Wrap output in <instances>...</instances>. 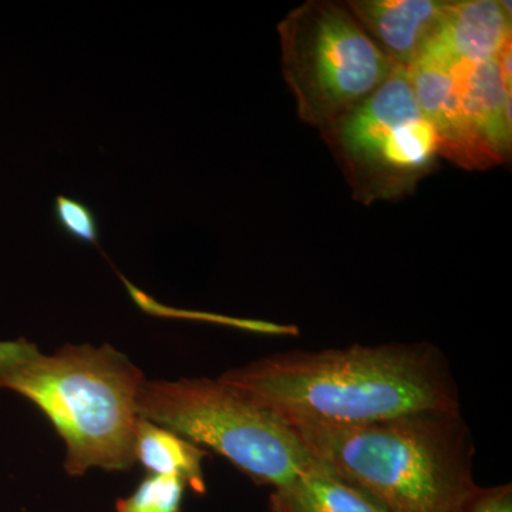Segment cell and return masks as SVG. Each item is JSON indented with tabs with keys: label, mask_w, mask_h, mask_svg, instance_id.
<instances>
[{
	"label": "cell",
	"mask_w": 512,
	"mask_h": 512,
	"mask_svg": "<svg viewBox=\"0 0 512 512\" xmlns=\"http://www.w3.org/2000/svg\"><path fill=\"white\" fill-rule=\"evenodd\" d=\"M55 214L64 232L89 245H99L96 217L83 202L73 198L57 197Z\"/></svg>",
	"instance_id": "obj_14"
},
{
	"label": "cell",
	"mask_w": 512,
	"mask_h": 512,
	"mask_svg": "<svg viewBox=\"0 0 512 512\" xmlns=\"http://www.w3.org/2000/svg\"><path fill=\"white\" fill-rule=\"evenodd\" d=\"M450 64L464 113L505 163L511 153L512 87L505 83L498 57Z\"/></svg>",
	"instance_id": "obj_10"
},
{
	"label": "cell",
	"mask_w": 512,
	"mask_h": 512,
	"mask_svg": "<svg viewBox=\"0 0 512 512\" xmlns=\"http://www.w3.org/2000/svg\"><path fill=\"white\" fill-rule=\"evenodd\" d=\"M461 512H463V511H461Z\"/></svg>",
	"instance_id": "obj_16"
},
{
	"label": "cell",
	"mask_w": 512,
	"mask_h": 512,
	"mask_svg": "<svg viewBox=\"0 0 512 512\" xmlns=\"http://www.w3.org/2000/svg\"><path fill=\"white\" fill-rule=\"evenodd\" d=\"M463 512H512L511 484L478 487Z\"/></svg>",
	"instance_id": "obj_15"
},
{
	"label": "cell",
	"mask_w": 512,
	"mask_h": 512,
	"mask_svg": "<svg viewBox=\"0 0 512 512\" xmlns=\"http://www.w3.org/2000/svg\"><path fill=\"white\" fill-rule=\"evenodd\" d=\"M511 3L498 0H450L439 32L424 53L451 63L497 59L511 42Z\"/></svg>",
	"instance_id": "obj_9"
},
{
	"label": "cell",
	"mask_w": 512,
	"mask_h": 512,
	"mask_svg": "<svg viewBox=\"0 0 512 512\" xmlns=\"http://www.w3.org/2000/svg\"><path fill=\"white\" fill-rule=\"evenodd\" d=\"M207 453L180 434L138 417L136 429V461L151 476L177 477L194 493L204 494L202 460Z\"/></svg>",
	"instance_id": "obj_12"
},
{
	"label": "cell",
	"mask_w": 512,
	"mask_h": 512,
	"mask_svg": "<svg viewBox=\"0 0 512 512\" xmlns=\"http://www.w3.org/2000/svg\"><path fill=\"white\" fill-rule=\"evenodd\" d=\"M450 0H349L370 39L396 67L409 70L439 32Z\"/></svg>",
	"instance_id": "obj_8"
},
{
	"label": "cell",
	"mask_w": 512,
	"mask_h": 512,
	"mask_svg": "<svg viewBox=\"0 0 512 512\" xmlns=\"http://www.w3.org/2000/svg\"><path fill=\"white\" fill-rule=\"evenodd\" d=\"M320 134L360 204L412 194L440 158L439 138L403 67H394L372 96Z\"/></svg>",
	"instance_id": "obj_6"
},
{
	"label": "cell",
	"mask_w": 512,
	"mask_h": 512,
	"mask_svg": "<svg viewBox=\"0 0 512 512\" xmlns=\"http://www.w3.org/2000/svg\"><path fill=\"white\" fill-rule=\"evenodd\" d=\"M409 76L417 106L439 138L440 157L464 170L504 163L464 113L450 62L424 53L410 67Z\"/></svg>",
	"instance_id": "obj_7"
},
{
	"label": "cell",
	"mask_w": 512,
	"mask_h": 512,
	"mask_svg": "<svg viewBox=\"0 0 512 512\" xmlns=\"http://www.w3.org/2000/svg\"><path fill=\"white\" fill-rule=\"evenodd\" d=\"M138 416L231 461L255 484L291 483L318 463L292 427L220 379L144 382Z\"/></svg>",
	"instance_id": "obj_4"
},
{
	"label": "cell",
	"mask_w": 512,
	"mask_h": 512,
	"mask_svg": "<svg viewBox=\"0 0 512 512\" xmlns=\"http://www.w3.org/2000/svg\"><path fill=\"white\" fill-rule=\"evenodd\" d=\"M269 512H386L325 464L316 463L291 483L274 488Z\"/></svg>",
	"instance_id": "obj_11"
},
{
	"label": "cell",
	"mask_w": 512,
	"mask_h": 512,
	"mask_svg": "<svg viewBox=\"0 0 512 512\" xmlns=\"http://www.w3.org/2000/svg\"><path fill=\"white\" fill-rule=\"evenodd\" d=\"M278 33L299 119L319 131L372 96L396 67L345 3L308 0L286 15Z\"/></svg>",
	"instance_id": "obj_5"
},
{
	"label": "cell",
	"mask_w": 512,
	"mask_h": 512,
	"mask_svg": "<svg viewBox=\"0 0 512 512\" xmlns=\"http://www.w3.org/2000/svg\"><path fill=\"white\" fill-rule=\"evenodd\" d=\"M185 488L180 478L150 474L133 494L117 500L116 512H183Z\"/></svg>",
	"instance_id": "obj_13"
},
{
	"label": "cell",
	"mask_w": 512,
	"mask_h": 512,
	"mask_svg": "<svg viewBox=\"0 0 512 512\" xmlns=\"http://www.w3.org/2000/svg\"><path fill=\"white\" fill-rule=\"evenodd\" d=\"M292 429L350 427L419 412H460L446 357L431 343L291 350L218 377Z\"/></svg>",
	"instance_id": "obj_1"
},
{
	"label": "cell",
	"mask_w": 512,
	"mask_h": 512,
	"mask_svg": "<svg viewBox=\"0 0 512 512\" xmlns=\"http://www.w3.org/2000/svg\"><path fill=\"white\" fill-rule=\"evenodd\" d=\"M143 372L103 345L40 352L25 338L0 342V390L39 407L66 443L67 474L127 470L136 463L137 397Z\"/></svg>",
	"instance_id": "obj_3"
},
{
	"label": "cell",
	"mask_w": 512,
	"mask_h": 512,
	"mask_svg": "<svg viewBox=\"0 0 512 512\" xmlns=\"http://www.w3.org/2000/svg\"><path fill=\"white\" fill-rule=\"evenodd\" d=\"M293 430L319 463L386 512H461L478 488L461 410Z\"/></svg>",
	"instance_id": "obj_2"
}]
</instances>
